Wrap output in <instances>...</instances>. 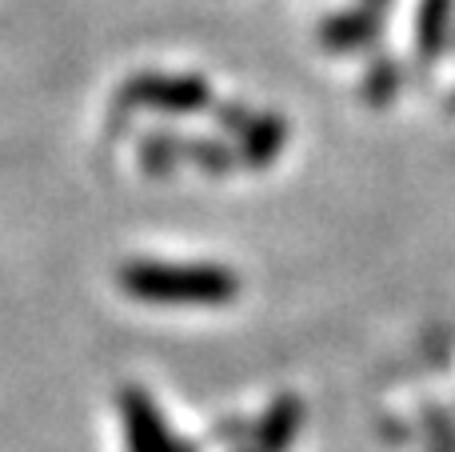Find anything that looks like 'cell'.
I'll list each match as a JSON object with an SVG mask.
<instances>
[{
    "instance_id": "cell-10",
    "label": "cell",
    "mask_w": 455,
    "mask_h": 452,
    "mask_svg": "<svg viewBox=\"0 0 455 452\" xmlns=\"http://www.w3.org/2000/svg\"><path fill=\"white\" fill-rule=\"evenodd\" d=\"M395 93H400V64L387 61V56H379V61L368 69L363 96H368V101H376V104H387Z\"/></svg>"
},
{
    "instance_id": "cell-12",
    "label": "cell",
    "mask_w": 455,
    "mask_h": 452,
    "mask_svg": "<svg viewBox=\"0 0 455 452\" xmlns=\"http://www.w3.org/2000/svg\"><path fill=\"white\" fill-rule=\"evenodd\" d=\"M363 4H371V8H379V12H384V8L392 4V0H363Z\"/></svg>"
},
{
    "instance_id": "cell-6",
    "label": "cell",
    "mask_w": 455,
    "mask_h": 452,
    "mask_svg": "<svg viewBox=\"0 0 455 452\" xmlns=\"http://www.w3.org/2000/svg\"><path fill=\"white\" fill-rule=\"evenodd\" d=\"M283 141H288V120H283L280 112H259V117H251V125L243 128L240 144H235V157L248 168H267L283 152Z\"/></svg>"
},
{
    "instance_id": "cell-9",
    "label": "cell",
    "mask_w": 455,
    "mask_h": 452,
    "mask_svg": "<svg viewBox=\"0 0 455 452\" xmlns=\"http://www.w3.org/2000/svg\"><path fill=\"white\" fill-rule=\"evenodd\" d=\"M188 160L200 168V173H208V176H224V173H232V168L240 165V157H235L232 144L208 141V136H196V141H188Z\"/></svg>"
},
{
    "instance_id": "cell-3",
    "label": "cell",
    "mask_w": 455,
    "mask_h": 452,
    "mask_svg": "<svg viewBox=\"0 0 455 452\" xmlns=\"http://www.w3.org/2000/svg\"><path fill=\"white\" fill-rule=\"evenodd\" d=\"M120 416H124V432H128V452H192L184 440L172 437L164 413L156 408V400L144 389L128 384L120 389Z\"/></svg>"
},
{
    "instance_id": "cell-7",
    "label": "cell",
    "mask_w": 455,
    "mask_h": 452,
    "mask_svg": "<svg viewBox=\"0 0 455 452\" xmlns=\"http://www.w3.org/2000/svg\"><path fill=\"white\" fill-rule=\"evenodd\" d=\"M451 28H455V0H424V4H419V20H416L419 56L435 61V56L448 52Z\"/></svg>"
},
{
    "instance_id": "cell-11",
    "label": "cell",
    "mask_w": 455,
    "mask_h": 452,
    "mask_svg": "<svg viewBox=\"0 0 455 452\" xmlns=\"http://www.w3.org/2000/svg\"><path fill=\"white\" fill-rule=\"evenodd\" d=\"M216 120L224 125V133L243 136V128L251 125V112L243 109V104H220V109H216Z\"/></svg>"
},
{
    "instance_id": "cell-2",
    "label": "cell",
    "mask_w": 455,
    "mask_h": 452,
    "mask_svg": "<svg viewBox=\"0 0 455 452\" xmlns=\"http://www.w3.org/2000/svg\"><path fill=\"white\" fill-rule=\"evenodd\" d=\"M120 101L128 109H152L164 117H192L212 104V88L196 72H136L124 88Z\"/></svg>"
},
{
    "instance_id": "cell-1",
    "label": "cell",
    "mask_w": 455,
    "mask_h": 452,
    "mask_svg": "<svg viewBox=\"0 0 455 452\" xmlns=\"http://www.w3.org/2000/svg\"><path fill=\"white\" fill-rule=\"evenodd\" d=\"M116 280L136 301L168 304V309H220L240 296V277L228 264L128 261Z\"/></svg>"
},
{
    "instance_id": "cell-4",
    "label": "cell",
    "mask_w": 455,
    "mask_h": 452,
    "mask_svg": "<svg viewBox=\"0 0 455 452\" xmlns=\"http://www.w3.org/2000/svg\"><path fill=\"white\" fill-rule=\"evenodd\" d=\"M299 424H304V405H299V397L283 392V397H275L272 405H267V413L259 416L251 448H243V452H288L299 437Z\"/></svg>"
},
{
    "instance_id": "cell-5",
    "label": "cell",
    "mask_w": 455,
    "mask_h": 452,
    "mask_svg": "<svg viewBox=\"0 0 455 452\" xmlns=\"http://www.w3.org/2000/svg\"><path fill=\"white\" fill-rule=\"evenodd\" d=\"M384 32V12L371 4H360L352 12H336L331 20L320 24V40L331 52H355V48L371 44Z\"/></svg>"
},
{
    "instance_id": "cell-8",
    "label": "cell",
    "mask_w": 455,
    "mask_h": 452,
    "mask_svg": "<svg viewBox=\"0 0 455 452\" xmlns=\"http://www.w3.org/2000/svg\"><path fill=\"white\" fill-rule=\"evenodd\" d=\"M180 160H188V141H180L176 133H152V136H144V144H140V165H144V173H152V176H168Z\"/></svg>"
}]
</instances>
